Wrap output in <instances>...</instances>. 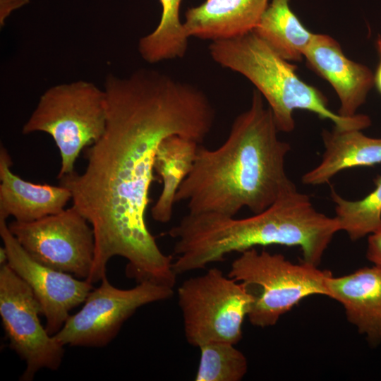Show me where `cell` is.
<instances>
[{
	"label": "cell",
	"instance_id": "6da1fadb",
	"mask_svg": "<svg viewBox=\"0 0 381 381\" xmlns=\"http://www.w3.org/2000/svg\"><path fill=\"white\" fill-rule=\"evenodd\" d=\"M104 90V132L84 150V171L59 179L93 229L95 258L86 280L100 282L109 260L121 256L128 261L129 277L172 286V258L160 250L146 222L157 179L155 157L169 135L202 144L214 125V109L200 88L154 69L123 78L109 74Z\"/></svg>",
	"mask_w": 381,
	"mask_h": 381
},
{
	"label": "cell",
	"instance_id": "7a4b0ae2",
	"mask_svg": "<svg viewBox=\"0 0 381 381\" xmlns=\"http://www.w3.org/2000/svg\"><path fill=\"white\" fill-rule=\"evenodd\" d=\"M279 132L263 97L254 90L250 107L235 118L225 141L214 150L200 145L176 202L186 201L191 214L235 217L243 207L260 213L296 190L285 171L291 147Z\"/></svg>",
	"mask_w": 381,
	"mask_h": 381
},
{
	"label": "cell",
	"instance_id": "3957f363",
	"mask_svg": "<svg viewBox=\"0 0 381 381\" xmlns=\"http://www.w3.org/2000/svg\"><path fill=\"white\" fill-rule=\"evenodd\" d=\"M339 231L335 217L318 211L310 197L296 190L246 218L188 213L168 234L176 239L173 268L178 274L223 261L232 253L270 245L299 247L302 261L318 267Z\"/></svg>",
	"mask_w": 381,
	"mask_h": 381
},
{
	"label": "cell",
	"instance_id": "277c9868",
	"mask_svg": "<svg viewBox=\"0 0 381 381\" xmlns=\"http://www.w3.org/2000/svg\"><path fill=\"white\" fill-rule=\"evenodd\" d=\"M208 50L213 61L254 85L267 101L279 132L294 129L296 109L329 119L339 130L362 131L371 124L367 115L344 117L332 111L322 92L303 80L296 73V66L279 56L253 31L212 41Z\"/></svg>",
	"mask_w": 381,
	"mask_h": 381
},
{
	"label": "cell",
	"instance_id": "5b68a950",
	"mask_svg": "<svg viewBox=\"0 0 381 381\" xmlns=\"http://www.w3.org/2000/svg\"><path fill=\"white\" fill-rule=\"evenodd\" d=\"M106 123L104 88L80 80L46 90L24 124L23 133L44 132L53 138L61 159L59 179L75 171L80 152L102 135Z\"/></svg>",
	"mask_w": 381,
	"mask_h": 381
},
{
	"label": "cell",
	"instance_id": "8992f818",
	"mask_svg": "<svg viewBox=\"0 0 381 381\" xmlns=\"http://www.w3.org/2000/svg\"><path fill=\"white\" fill-rule=\"evenodd\" d=\"M332 274L317 266L293 263L279 253L255 248L241 253L228 276L243 283L253 295L248 318L256 327L274 325L280 317L305 298L327 296V279Z\"/></svg>",
	"mask_w": 381,
	"mask_h": 381
},
{
	"label": "cell",
	"instance_id": "52a82bcc",
	"mask_svg": "<svg viewBox=\"0 0 381 381\" xmlns=\"http://www.w3.org/2000/svg\"><path fill=\"white\" fill-rule=\"evenodd\" d=\"M177 294L190 345L200 347L211 341L236 345L241 339L243 320L253 301L245 284L211 268L183 282Z\"/></svg>",
	"mask_w": 381,
	"mask_h": 381
},
{
	"label": "cell",
	"instance_id": "ba28073f",
	"mask_svg": "<svg viewBox=\"0 0 381 381\" xmlns=\"http://www.w3.org/2000/svg\"><path fill=\"white\" fill-rule=\"evenodd\" d=\"M100 282L99 286L89 293L82 308L70 315L54 334L64 346H104L139 308L169 299L174 294L173 288L149 281L128 289L114 286L107 277Z\"/></svg>",
	"mask_w": 381,
	"mask_h": 381
},
{
	"label": "cell",
	"instance_id": "9c48e42d",
	"mask_svg": "<svg viewBox=\"0 0 381 381\" xmlns=\"http://www.w3.org/2000/svg\"><path fill=\"white\" fill-rule=\"evenodd\" d=\"M8 227L36 261L86 280L95 258V237L88 221L73 205L61 212Z\"/></svg>",
	"mask_w": 381,
	"mask_h": 381
},
{
	"label": "cell",
	"instance_id": "30bf717a",
	"mask_svg": "<svg viewBox=\"0 0 381 381\" xmlns=\"http://www.w3.org/2000/svg\"><path fill=\"white\" fill-rule=\"evenodd\" d=\"M40 305L30 287L8 266L0 267V316L10 347L26 363L21 380L30 381L41 369L57 370L64 345L40 320Z\"/></svg>",
	"mask_w": 381,
	"mask_h": 381
},
{
	"label": "cell",
	"instance_id": "8fae6325",
	"mask_svg": "<svg viewBox=\"0 0 381 381\" xmlns=\"http://www.w3.org/2000/svg\"><path fill=\"white\" fill-rule=\"evenodd\" d=\"M0 236L8 266L30 287L46 320L45 328L56 334L69 318V312L83 303L92 284L46 266L30 256L0 218Z\"/></svg>",
	"mask_w": 381,
	"mask_h": 381
},
{
	"label": "cell",
	"instance_id": "7c38bea8",
	"mask_svg": "<svg viewBox=\"0 0 381 381\" xmlns=\"http://www.w3.org/2000/svg\"><path fill=\"white\" fill-rule=\"evenodd\" d=\"M303 58L308 68L334 88L340 102L338 114L355 116L374 86L372 71L347 58L339 43L325 34L314 35Z\"/></svg>",
	"mask_w": 381,
	"mask_h": 381
},
{
	"label": "cell",
	"instance_id": "4fadbf2b",
	"mask_svg": "<svg viewBox=\"0 0 381 381\" xmlns=\"http://www.w3.org/2000/svg\"><path fill=\"white\" fill-rule=\"evenodd\" d=\"M327 296L341 303L347 320L372 346L381 343V267L373 265L327 279Z\"/></svg>",
	"mask_w": 381,
	"mask_h": 381
},
{
	"label": "cell",
	"instance_id": "5bb4252c",
	"mask_svg": "<svg viewBox=\"0 0 381 381\" xmlns=\"http://www.w3.org/2000/svg\"><path fill=\"white\" fill-rule=\"evenodd\" d=\"M11 156L0 146V218L12 216L29 222L61 212L72 199L66 187L34 183L23 180L11 171Z\"/></svg>",
	"mask_w": 381,
	"mask_h": 381
},
{
	"label": "cell",
	"instance_id": "9a60e30c",
	"mask_svg": "<svg viewBox=\"0 0 381 381\" xmlns=\"http://www.w3.org/2000/svg\"><path fill=\"white\" fill-rule=\"evenodd\" d=\"M270 0H205L189 8L183 26L188 37L212 41L236 37L253 31Z\"/></svg>",
	"mask_w": 381,
	"mask_h": 381
},
{
	"label": "cell",
	"instance_id": "2e32d148",
	"mask_svg": "<svg viewBox=\"0 0 381 381\" xmlns=\"http://www.w3.org/2000/svg\"><path fill=\"white\" fill-rule=\"evenodd\" d=\"M322 139V160L302 176L306 185H322L342 170L381 163V138L368 137L361 130H323Z\"/></svg>",
	"mask_w": 381,
	"mask_h": 381
},
{
	"label": "cell",
	"instance_id": "e0dca14e",
	"mask_svg": "<svg viewBox=\"0 0 381 381\" xmlns=\"http://www.w3.org/2000/svg\"><path fill=\"white\" fill-rule=\"evenodd\" d=\"M200 145L178 135H169L159 144L155 157L154 171L162 180V189L151 208L154 220L161 223L171 220L176 193L193 169Z\"/></svg>",
	"mask_w": 381,
	"mask_h": 381
},
{
	"label": "cell",
	"instance_id": "ac0fdd59",
	"mask_svg": "<svg viewBox=\"0 0 381 381\" xmlns=\"http://www.w3.org/2000/svg\"><path fill=\"white\" fill-rule=\"evenodd\" d=\"M290 0H272L253 30L284 59L300 61L315 33L292 11Z\"/></svg>",
	"mask_w": 381,
	"mask_h": 381
},
{
	"label": "cell",
	"instance_id": "d6986e66",
	"mask_svg": "<svg viewBox=\"0 0 381 381\" xmlns=\"http://www.w3.org/2000/svg\"><path fill=\"white\" fill-rule=\"evenodd\" d=\"M181 1L159 0L162 11L157 26L138 41L139 54L146 62L155 64L186 54L189 37L180 19Z\"/></svg>",
	"mask_w": 381,
	"mask_h": 381
},
{
	"label": "cell",
	"instance_id": "ffe728a7",
	"mask_svg": "<svg viewBox=\"0 0 381 381\" xmlns=\"http://www.w3.org/2000/svg\"><path fill=\"white\" fill-rule=\"evenodd\" d=\"M375 182V189L358 200H346L331 188L340 230L344 231L352 241L381 229V176Z\"/></svg>",
	"mask_w": 381,
	"mask_h": 381
},
{
	"label": "cell",
	"instance_id": "44dd1931",
	"mask_svg": "<svg viewBox=\"0 0 381 381\" xmlns=\"http://www.w3.org/2000/svg\"><path fill=\"white\" fill-rule=\"evenodd\" d=\"M198 348L200 357L196 381H240L246 374L247 359L235 344L211 341Z\"/></svg>",
	"mask_w": 381,
	"mask_h": 381
},
{
	"label": "cell",
	"instance_id": "7402d4cb",
	"mask_svg": "<svg viewBox=\"0 0 381 381\" xmlns=\"http://www.w3.org/2000/svg\"><path fill=\"white\" fill-rule=\"evenodd\" d=\"M366 257L373 265L381 267V229L368 236Z\"/></svg>",
	"mask_w": 381,
	"mask_h": 381
},
{
	"label": "cell",
	"instance_id": "603a6c76",
	"mask_svg": "<svg viewBox=\"0 0 381 381\" xmlns=\"http://www.w3.org/2000/svg\"><path fill=\"white\" fill-rule=\"evenodd\" d=\"M29 2L30 0H0V26H4L6 19L14 11Z\"/></svg>",
	"mask_w": 381,
	"mask_h": 381
},
{
	"label": "cell",
	"instance_id": "cb8c5ba5",
	"mask_svg": "<svg viewBox=\"0 0 381 381\" xmlns=\"http://www.w3.org/2000/svg\"><path fill=\"white\" fill-rule=\"evenodd\" d=\"M375 45L377 53L379 54V62L374 73V85L375 86L378 92L381 95V36L378 35Z\"/></svg>",
	"mask_w": 381,
	"mask_h": 381
}]
</instances>
